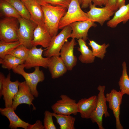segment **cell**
Wrapping results in <instances>:
<instances>
[{"mask_svg": "<svg viewBox=\"0 0 129 129\" xmlns=\"http://www.w3.org/2000/svg\"><path fill=\"white\" fill-rule=\"evenodd\" d=\"M44 129V125L42 122L39 120H37L36 122L33 124H29L27 129Z\"/></svg>", "mask_w": 129, "mask_h": 129, "instance_id": "obj_34", "label": "cell"}, {"mask_svg": "<svg viewBox=\"0 0 129 129\" xmlns=\"http://www.w3.org/2000/svg\"><path fill=\"white\" fill-rule=\"evenodd\" d=\"M60 53L49 58L48 68L53 79L58 78L65 74L67 69L60 57Z\"/></svg>", "mask_w": 129, "mask_h": 129, "instance_id": "obj_19", "label": "cell"}, {"mask_svg": "<svg viewBox=\"0 0 129 129\" xmlns=\"http://www.w3.org/2000/svg\"><path fill=\"white\" fill-rule=\"evenodd\" d=\"M77 44L75 38L67 40L62 47L60 52V57L69 70H71L77 64V59L74 54L75 46Z\"/></svg>", "mask_w": 129, "mask_h": 129, "instance_id": "obj_12", "label": "cell"}, {"mask_svg": "<svg viewBox=\"0 0 129 129\" xmlns=\"http://www.w3.org/2000/svg\"><path fill=\"white\" fill-rule=\"evenodd\" d=\"M91 2V0H82L81 8L82 9H85L89 6L90 3Z\"/></svg>", "mask_w": 129, "mask_h": 129, "instance_id": "obj_36", "label": "cell"}, {"mask_svg": "<svg viewBox=\"0 0 129 129\" xmlns=\"http://www.w3.org/2000/svg\"><path fill=\"white\" fill-rule=\"evenodd\" d=\"M60 97L61 99L57 101L51 106L54 112L60 114L76 115L78 111L75 100L65 95H62Z\"/></svg>", "mask_w": 129, "mask_h": 129, "instance_id": "obj_8", "label": "cell"}, {"mask_svg": "<svg viewBox=\"0 0 129 129\" xmlns=\"http://www.w3.org/2000/svg\"><path fill=\"white\" fill-rule=\"evenodd\" d=\"M79 47L77 50L81 54L78 59L82 63L85 64L92 63L94 62L95 57L93 55L92 50L89 49L87 45L86 41L82 39L77 40Z\"/></svg>", "mask_w": 129, "mask_h": 129, "instance_id": "obj_22", "label": "cell"}, {"mask_svg": "<svg viewBox=\"0 0 129 129\" xmlns=\"http://www.w3.org/2000/svg\"><path fill=\"white\" fill-rule=\"evenodd\" d=\"M105 7L111 11L115 12L118 8V0H108Z\"/></svg>", "mask_w": 129, "mask_h": 129, "instance_id": "obj_33", "label": "cell"}, {"mask_svg": "<svg viewBox=\"0 0 129 129\" xmlns=\"http://www.w3.org/2000/svg\"><path fill=\"white\" fill-rule=\"evenodd\" d=\"M80 5L79 0H71L67 11L59 22V29H62L75 22L90 20L87 13L82 10Z\"/></svg>", "mask_w": 129, "mask_h": 129, "instance_id": "obj_2", "label": "cell"}, {"mask_svg": "<svg viewBox=\"0 0 129 129\" xmlns=\"http://www.w3.org/2000/svg\"><path fill=\"white\" fill-rule=\"evenodd\" d=\"M34 97L25 81L19 82L18 90L13 98L12 107L15 110L19 105L26 104L30 106L32 105L33 109L35 110L36 108L32 103Z\"/></svg>", "mask_w": 129, "mask_h": 129, "instance_id": "obj_11", "label": "cell"}, {"mask_svg": "<svg viewBox=\"0 0 129 129\" xmlns=\"http://www.w3.org/2000/svg\"><path fill=\"white\" fill-rule=\"evenodd\" d=\"M72 32L71 28L69 25L64 27L58 34L52 37L49 45L43 52V56L50 58L59 54L62 47L70 37Z\"/></svg>", "mask_w": 129, "mask_h": 129, "instance_id": "obj_6", "label": "cell"}, {"mask_svg": "<svg viewBox=\"0 0 129 129\" xmlns=\"http://www.w3.org/2000/svg\"><path fill=\"white\" fill-rule=\"evenodd\" d=\"M79 3L80 5H81L82 3V0H79Z\"/></svg>", "mask_w": 129, "mask_h": 129, "instance_id": "obj_40", "label": "cell"}, {"mask_svg": "<svg viewBox=\"0 0 129 129\" xmlns=\"http://www.w3.org/2000/svg\"><path fill=\"white\" fill-rule=\"evenodd\" d=\"M41 7L44 14L45 24L52 37L57 35L59 22L66 13L67 9L48 4L42 5Z\"/></svg>", "mask_w": 129, "mask_h": 129, "instance_id": "obj_1", "label": "cell"}, {"mask_svg": "<svg viewBox=\"0 0 129 129\" xmlns=\"http://www.w3.org/2000/svg\"><path fill=\"white\" fill-rule=\"evenodd\" d=\"M52 38L45 24L37 25L34 31L31 45L32 47L40 45L47 48L49 45Z\"/></svg>", "mask_w": 129, "mask_h": 129, "instance_id": "obj_16", "label": "cell"}, {"mask_svg": "<svg viewBox=\"0 0 129 129\" xmlns=\"http://www.w3.org/2000/svg\"><path fill=\"white\" fill-rule=\"evenodd\" d=\"M21 1H26L27 0H21Z\"/></svg>", "mask_w": 129, "mask_h": 129, "instance_id": "obj_41", "label": "cell"}, {"mask_svg": "<svg viewBox=\"0 0 129 129\" xmlns=\"http://www.w3.org/2000/svg\"><path fill=\"white\" fill-rule=\"evenodd\" d=\"M41 5L50 4L53 5H59L68 9L71 0H37Z\"/></svg>", "mask_w": 129, "mask_h": 129, "instance_id": "obj_31", "label": "cell"}, {"mask_svg": "<svg viewBox=\"0 0 129 129\" xmlns=\"http://www.w3.org/2000/svg\"><path fill=\"white\" fill-rule=\"evenodd\" d=\"M1 14L6 17H13L18 19L22 17L15 9L9 3L4 0L0 1Z\"/></svg>", "mask_w": 129, "mask_h": 129, "instance_id": "obj_25", "label": "cell"}, {"mask_svg": "<svg viewBox=\"0 0 129 129\" xmlns=\"http://www.w3.org/2000/svg\"><path fill=\"white\" fill-rule=\"evenodd\" d=\"M60 129H74L75 118L70 115L58 114L53 113Z\"/></svg>", "mask_w": 129, "mask_h": 129, "instance_id": "obj_23", "label": "cell"}, {"mask_svg": "<svg viewBox=\"0 0 129 129\" xmlns=\"http://www.w3.org/2000/svg\"><path fill=\"white\" fill-rule=\"evenodd\" d=\"M97 97L96 95L86 98H82L77 103L78 113L81 118L90 119L91 115L95 110L97 106Z\"/></svg>", "mask_w": 129, "mask_h": 129, "instance_id": "obj_17", "label": "cell"}, {"mask_svg": "<svg viewBox=\"0 0 129 129\" xmlns=\"http://www.w3.org/2000/svg\"><path fill=\"white\" fill-rule=\"evenodd\" d=\"M122 66V74L118 82L120 91L123 95L126 94L129 95V77L127 74L125 62H123Z\"/></svg>", "mask_w": 129, "mask_h": 129, "instance_id": "obj_26", "label": "cell"}, {"mask_svg": "<svg viewBox=\"0 0 129 129\" xmlns=\"http://www.w3.org/2000/svg\"><path fill=\"white\" fill-rule=\"evenodd\" d=\"M14 109L12 107L0 108L1 114L6 117L9 120L10 124L9 127L11 129H16L22 128L27 129L29 124L20 118L16 114Z\"/></svg>", "mask_w": 129, "mask_h": 129, "instance_id": "obj_20", "label": "cell"}, {"mask_svg": "<svg viewBox=\"0 0 129 129\" xmlns=\"http://www.w3.org/2000/svg\"><path fill=\"white\" fill-rule=\"evenodd\" d=\"M18 19L5 17L0 21V40L7 42L19 41L18 32L19 27Z\"/></svg>", "mask_w": 129, "mask_h": 129, "instance_id": "obj_4", "label": "cell"}, {"mask_svg": "<svg viewBox=\"0 0 129 129\" xmlns=\"http://www.w3.org/2000/svg\"><path fill=\"white\" fill-rule=\"evenodd\" d=\"M105 89L104 86L99 85L97 88L99 93L97 97V101L96 108L91 114L90 119L93 123L97 124L99 129H104L102 125L103 117L105 118L110 116L108 110V107L106 96L104 94Z\"/></svg>", "mask_w": 129, "mask_h": 129, "instance_id": "obj_5", "label": "cell"}, {"mask_svg": "<svg viewBox=\"0 0 129 129\" xmlns=\"http://www.w3.org/2000/svg\"><path fill=\"white\" fill-rule=\"evenodd\" d=\"M89 6L90 10L86 13L89 19L94 22H98L102 26L105 21L110 20V17L114 13L105 7H97L91 2L90 3Z\"/></svg>", "mask_w": 129, "mask_h": 129, "instance_id": "obj_15", "label": "cell"}, {"mask_svg": "<svg viewBox=\"0 0 129 129\" xmlns=\"http://www.w3.org/2000/svg\"><path fill=\"white\" fill-rule=\"evenodd\" d=\"M123 95L120 91L113 89L111 92L106 95L107 102L108 103L109 108L112 110L116 120V128L123 129L120 119V106Z\"/></svg>", "mask_w": 129, "mask_h": 129, "instance_id": "obj_10", "label": "cell"}, {"mask_svg": "<svg viewBox=\"0 0 129 129\" xmlns=\"http://www.w3.org/2000/svg\"><path fill=\"white\" fill-rule=\"evenodd\" d=\"M23 64L19 65L16 68L12 70L13 72L22 75L30 87L31 92L35 97H38L39 93L37 89L38 83L43 81L45 79L43 72L39 69V67H35V70L32 73L26 72L24 70Z\"/></svg>", "mask_w": 129, "mask_h": 129, "instance_id": "obj_3", "label": "cell"}, {"mask_svg": "<svg viewBox=\"0 0 129 129\" xmlns=\"http://www.w3.org/2000/svg\"><path fill=\"white\" fill-rule=\"evenodd\" d=\"M44 50L42 47L37 48L36 46L30 49L27 58L23 64L24 68L29 69L37 66L48 68L50 58L43 57Z\"/></svg>", "mask_w": 129, "mask_h": 129, "instance_id": "obj_9", "label": "cell"}, {"mask_svg": "<svg viewBox=\"0 0 129 129\" xmlns=\"http://www.w3.org/2000/svg\"><path fill=\"white\" fill-rule=\"evenodd\" d=\"M11 4L22 17L31 20L30 15L26 6L21 0H4Z\"/></svg>", "mask_w": 129, "mask_h": 129, "instance_id": "obj_28", "label": "cell"}, {"mask_svg": "<svg viewBox=\"0 0 129 129\" xmlns=\"http://www.w3.org/2000/svg\"><path fill=\"white\" fill-rule=\"evenodd\" d=\"M4 74L2 72L0 73V97H1L2 95V91L3 87L6 78Z\"/></svg>", "mask_w": 129, "mask_h": 129, "instance_id": "obj_35", "label": "cell"}, {"mask_svg": "<svg viewBox=\"0 0 129 129\" xmlns=\"http://www.w3.org/2000/svg\"><path fill=\"white\" fill-rule=\"evenodd\" d=\"M25 61L12 55L8 54L3 58H0V63L2 67L8 70H13L20 65L24 63Z\"/></svg>", "mask_w": 129, "mask_h": 129, "instance_id": "obj_24", "label": "cell"}, {"mask_svg": "<svg viewBox=\"0 0 129 129\" xmlns=\"http://www.w3.org/2000/svg\"><path fill=\"white\" fill-rule=\"evenodd\" d=\"M44 126L45 129H56L53 119V113L46 111L44 113Z\"/></svg>", "mask_w": 129, "mask_h": 129, "instance_id": "obj_32", "label": "cell"}, {"mask_svg": "<svg viewBox=\"0 0 129 129\" xmlns=\"http://www.w3.org/2000/svg\"><path fill=\"white\" fill-rule=\"evenodd\" d=\"M19 27L18 32L19 41L21 44L29 49L32 47L31 42L34 37V32L37 25L31 20L22 17L18 19Z\"/></svg>", "mask_w": 129, "mask_h": 129, "instance_id": "obj_7", "label": "cell"}, {"mask_svg": "<svg viewBox=\"0 0 129 129\" xmlns=\"http://www.w3.org/2000/svg\"><path fill=\"white\" fill-rule=\"evenodd\" d=\"M125 0H118V9L122 6L125 5Z\"/></svg>", "mask_w": 129, "mask_h": 129, "instance_id": "obj_38", "label": "cell"}, {"mask_svg": "<svg viewBox=\"0 0 129 129\" xmlns=\"http://www.w3.org/2000/svg\"><path fill=\"white\" fill-rule=\"evenodd\" d=\"M108 0H103V5H104L105 6L106 5Z\"/></svg>", "mask_w": 129, "mask_h": 129, "instance_id": "obj_39", "label": "cell"}, {"mask_svg": "<svg viewBox=\"0 0 129 129\" xmlns=\"http://www.w3.org/2000/svg\"><path fill=\"white\" fill-rule=\"evenodd\" d=\"M129 20V3L119 8L112 18L108 22L107 25L108 27L114 28L121 22L125 23Z\"/></svg>", "mask_w": 129, "mask_h": 129, "instance_id": "obj_21", "label": "cell"}, {"mask_svg": "<svg viewBox=\"0 0 129 129\" xmlns=\"http://www.w3.org/2000/svg\"><path fill=\"white\" fill-rule=\"evenodd\" d=\"M22 2L28 11L32 21L37 25L45 24L41 5L37 0H27Z\"/></svg>", "mask_w": 129, "mask_h": 129, "instance_id": "obj_18", "label": "cell"}, {"mask_svg": "<svg viewBox=\"0 0 129 129\" xmlns=\"http://www.w3.org/2000/svg\"><path fill=\"white\" fill-rule=\"evenodd\" d=\"M30 50L24 45L20 44L8 54L12 55L25 61L27 58Z\"/></svg>", "mask_w": 129, "mask_h": 129, "instance_id": "obj_30", "label": "cell"}, {"mask_svg": "<svg viewBox=\"0 0 129 129\" xmlns=\"http://www.w3.org/2000/svg\"><path fill=\"white\" fill-rule=\"evenodd\" d=\"M88 44L92 48L94 56L101 59H103L107 52L106 49L109 46V43L106 44L104 43L100 45L92 40L89 41Z\"/></svg>", "mask_w": 129, "mask_h": 129, "instance_id": "obj_27", "label": "cell"}, {"mask_svg": "<svg viewBox=\"0 0 129 129\" xmlns=\"http://www.w3.org/2000/svg\"><path fill=\"white\" fill-rule=\"evenodd\" d=\"M11 79V74L9 72L6 78L2 91L6 107H12L13 98L19 89L18 80L12 81Z\"/></svg>", "mask_w": 129, "mask_h": 129, "instance_id": "obj_14", "label": "cell"}, {"mask_svg": "<svg viewBox=\"0 0 129 129\" xmlns=\"http://www.w3.org/2000/svg\"><path fill=\"white\" fill-rule=\"evenodd\" d=\"M103 0H91V1L93 3V4L95 6L98 5L101 6L103 5Z\"/></svg>", "mask_w": 129, "mask_h": 129, "instance_id": "obj_37", "label": "cell"}, {"mask_svg": "<svg viewBox=\"0 0 129 129\" xmlns=\"http://www.w3.org/2000/svg\"><path fill=\"white\" fill-rule=\"evenodd\" d=\"M69 25L72 29L70 37L78 39H82L85 41L88 39V33L89 29L91 27L97 26L94 22L90 20L75 22Z\"/></svg>", "mask_w": 129, "mask_h": 129, "instance_id": "obj_13", "label": "cell"}, {"mask_svg": "<svg viewBox=\"0 0 129 129\" xmlns=\"http://www.w3.org/2000/svg\"><path fill=\"white\" fill-rule=\"evenodd\" d=\"M20 42H7L0 41V58H3L9 52L20 45Z\"/></svg>", "mask_w": 129, "mask_h": 129, "instance_id": "obj_29", "label": "cell"}]
</instances>
